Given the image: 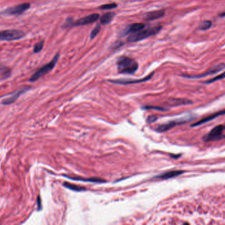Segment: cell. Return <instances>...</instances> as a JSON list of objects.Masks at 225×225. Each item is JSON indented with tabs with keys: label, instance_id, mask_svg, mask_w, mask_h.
<instances>
[{
	"label": "cell",
	"instance_id": "cell-1",
	"mask_svg": "<svg viewBox=\"0 0 225 225\" xmlns=\"http://www.w3.org/2000/svg\"><path fill=\"white\" fill-rule=\"evenodd\" d=\"M117 65L119 72L123 74H133L138 68V64L136 60L126 56L119 58Z\"/></svg>",
	"mask_w": 225,
	"mask_h": 225
},
{
	"label": "cell",
	"instance_id": "cell-2",
	"mask_svg": "<svg viewBox=\"0 0 225 225\" xmlns=\"http://www.w3.org/2000/svg\"><path fill=\"white\" fill-rule=\"evenodd\" d=\"M162 28L161 26H155L144 30H141L137 33H132L128 38L127 41L129 42H136L138 41L146 39L147 38L157 34Z\"/></svg>",
	"mask_w": 225,
	"mask_h": 225
},
{
	"label": "cell",
	"instance_id": "cell-3",
	"mask_svg": "<svg viewBox=\"0 0 225 225\" xmlns=\"http://www.w3.org/2000/svg\"><path fill=\"white\" fill-rule=\"evenodd\" d=\"M59 54L55 55L52 60H51L50 62H49L48 64H47L46 65H45L42 67H41L38 71H37L35 73H34L32 77L30 78L29 81L31 82L36 81L38 80V79H39L40 77H42V76L47 73L48 72L50 71L51 70H52L53 67H55V64H56L57 63V61L59 59Z\"/></svg>",
	"mask_w": 225,
	"mask_h": 225
},
{
	"label": "cell",
	"instance_id": "cell-4",
	"mask_svg": "<svg viewBox=\"0 0 225 225\" xmlns=\"http://www.w3.org/2000/svg\"><path fill=\"white\" fill-rule=\"evenodd\" d=\"M25 36V33L16 29H8L0 31V40L13 41L22 39Z\"/></svg>",
	"mask_w": 225,
	"mask_h": 225
},
{
	"label": "cell",
	"instance_id": "cell-5",
	"mask_svg": "<svg viewBox=\"0 0 225 225\" xmlns=\"http://www.w3.org/2000/svg\"><path fill=\"white\" fill-rule=\"evenodd\" d=\"M30 5L29 3H22V4L18 5L13 8H9L4 11L3 13L4 14H8V15H20L21 13L26 11V10L30 8Z\"/></svg>",
	"mask_w": 225,
	"mask_h": 225
},
{
	"label": "cell",
	"instance_id": "cell-6",
	"mask_svg": "<svg viewBox=\"0 0 225 225\" xmlns=\"http://www.w3.org/2000/svg\"><path fill=\"white\" fill-rule=\"evenodd\" d=\"M99 18V15L97 14V13H94V14L90 15L88 16H86L83 17L77 20L75 23H74L73 25L76 26H82V25H89L96 22V20H98Z\"/></svg>",
	"mask_w": 225,
	"mask_h": 225
},
{
	"label": "cell",
	"instance_id": "cell-7",
	"mask_svg": "<svg viewBox=\"0 0 225 225\" xmlns=\"http://www.w3.org/2000/svg\"><path fill=\"white\" fill-rule=\"evenodd\" d=\"M29 89V87H26V86H25V87H22V88H20V89H19L18 90H17L16 91L14 92L13 93V94H11V96H9V97L3 99L2 100V103L3 104V105H10V104H11V103L15 102V100L17 98H18V97H19V96L20 95H22L23 93L26 92Z\"/></svg>",
	"mask_w": 225,
	"mask_h": 225
},
{
	"label": "cell",
	"instance_id": "cell-8",
	"mask_svg": "<svg viewBox=\"0 0 225 225\" xmlns=\"http://www.w3.org/2000/svg\"><path fill=\"white\" fill-rule=\"evenodd\" d=\"M224 68H225V64H221L217 65V66L214 67L213 68L211 69L210 70L208 71H207L205 73H203L202 75H182L183 77H186V78H190V79H196V78H202L205 77V76H207L209 75H212L217 73L220 71L222 70H223Z\"/></svg>",
	"mask_w": 225,
	"mask_h": 225
},
{
	"label": "cell",
	"instance_id": "cell-9",
	"mask_svg": "<svg viewBox=\"0 0 225 225\" xmlns=\"http://www.w3.org/2000/svg\"><path fill=\"white\" fill-rule=\"evenodd\" d=\"M186 122V121L184 120H176V121H171V122H169L168 123H166L163 124L161 126H159L157 129L156 131H158V132H165V131H167L169 130L170 129H172V127H174L175 126L179 125V124H181L183 123Z\"/></svg>",
	"mask_w": 225,
	"mask_h": 225
},
{
	"label": "cell",
	"instance_id": "cell-10",
	"mask_svg": "<svg viewBox=\"0 0 225 225\" xmlns=\"http://www.w3.org/2000/svg\"><path fill=\"white\" fill-rule=\"evenodd\" d=\"M224 130V126L222 125H219L214 127L213 129L210 131L208 135L204 138L206 141L214 140L219 137Z\"/></svg>",
	"mask_w": 225,
	"mask_h": 225
},
{
	"label": "cell",
	"instance_id": "cell-11",
	"mask_svg": "<svg viewBox=\"0 0 225 225\" xmlns=\"http://www.w3.org/2000/svg\"><path fill=\"white\" fill-rule=\"evenodd\" d=\"M224 114H225V110H221V111H219V112H218L217 113H214V114H212V115L205 117V118H203L202 120L198 121V122H197L196 123L192 124L191 126L192 127H197V126H201V125H203V123H205L207 122H210V121L214 120V118H215V117H219L220 116L224 115Z\"/></svg>",
	"mask_w": 225,
	"mask_h": 225
},
{
	"label": "cell",
	"instance_id": "cell-12",
	"mask_svg": "<svg viewBox=\"0 0 225 225\" xmlns=\"http://www.w3.org/2000/svg\"><path fill=\"white\" fill-rule=\"evenodd\" d=\"M165 14V10H158V11H154L151 12H149L146 14H145L144 19L146 21L149 20H156L159 18L163 17Z\"/></svg>",
	"mask_w": 225,
	"mask_h": 225
},
{
	"label": "cell",
	"instance_id": "cell-13",
	"mask_svg": "<svg viewBox=\"0 0 225 225\" xmlns=\"http://www.w3.org/2000/svg\"><path fill=\"white\" fill-rule=\"evenodd\" d=\"M153 73H151L150 75L147 76L146 77L143 78L141 79H138V80H112V81H109L110 82L113 83H117V84H120V85H129V84H134V83H142L147 81L151 78L152 75H153Z\"/></svg>",
	"mask_w": 225,
	"mask_h": 225
},
{
	"label": "cell",
	"instance_id": "cell-14",
	"mask_svg": "<svg viewBox=\"0 0 225 225\" xmlns=\"http://www.w3.org/2000/svg\"><path fill=\"white\" fill-rule=\"evenodd\" d=\"M184 172L182 170H172V171H169L167 172H165L163 174H161L160 175H158L155 176V178H158V179H163V180H167V179H170L172 178L176 177L182 174Z\"/></svg>",
	"mask_w": 225,
	"mask_h": 225
},
{
	"label": "cell",
	"instance_id": "cell-15",
	"mask_svg": "<svg viewBox=\"0 0 225 225\" xmlns=\"http://www.w3.org/2000/svg\"><path fill=\"white\" fill-rule=\"evenodd\" d=\"M65 177H66L68 179L72 180L74 181H82V182H92V183H105L106 182L105 180H103L102 179L98 178H72V177H68L67 176H64Z\"/></svg>",
	"mask_w": 225,
	"mask_h": 225
},
{
	"label": "cell",
	"instance_id": "cell-16",
	"mask_svg": "<svg viewBox=\"0 0 225 225\" xmlns=\"http://www.w3.org/2000/svg\"><path fill=\"white\" fill-rule=\"evenodd\" d=\"M145 27L144 24L143 23H134L131 25L129 27V29L126 31V34L132 33H137L138 31H140L141 30L144 29Z\"/></svg>",
	"mask_w": 225,
	"mask_h": 225
},
{
	"label": "cell",
	"instance_id": "cell-17",
	"mask_svg": "<svg viewBox=\"0 0 225 225\" xmlns=\"http://www.w3.org/2000/svg\"><path fill=\"white\" fill-rule=\"evenodd\" d=\"M114 16H115V14L113 13H107L105 14L102 15L101 19H100V23L103 25H107V24L111 22Z\"/></svg>",
	"mask_w": 225,
	"mask_h": 225
},
{
	"label": "cell",
	"instance_id": "cell-18",
	"mask_svg": "<svg viewBox=\"0 0 225 225\" xmlns=\"http://www.w3.org/2000/svg\"><path fill=\"white\" fill-rule=\"evenodd\" d=\"M63 186L67 189L72 190V191H74V192H83V191H86V189L84 188V187H81V186L74 185V184H71V183H68V182H65L63 183Z\"/></svg>",
	"mask_w": 225,
	"mask_h": 225
},
{
	"label": "cell",
	"instance_id": "cell-19",
	"mask_svg": "<svg viewBox=\"0 0 225 225\" xmlns=\"http://www.w3.org/2000/svg\"><path fill=\"white\" fill-rule=\"evenodd\" d=\"M212 25V22L211 20H204L199 26V29L202 30H205L211 28Z\"/></svg>",
	"mask_w": 225,
	"mask_h": 225
},
{
	"label": "cell",
	"instance_id": "cell-20",
	"mask_svg": "<svg viewBox=\"0 0 225 225\" xmlns=\"http://www.w3.org/2000/svg\"><path fill=\"white\" fill-rule=\"evenodd\" d=\"M225 79V71L222 73L221 74L216 76V77H214L212 79H209V80L205 81V83H207V84L212 83H214V82H215L217 81H219V80H221V79Z\"/></svg>",
	"mask_w": 225,
	"mask_h": 225
},
{
	"label": "cell",
	"instance_id": "cell-21",
	"mask_svg": "<svg viewBox=\"0 0 225 225\" xmlns=\"http://www.w3.org/2000/svg\"><path fill=\"white\" fill-rule=\"evenodd\" d=\"M100 30H101V27H100V25H98L97 26H96L95 28L93 29L92 30V32H91V34H90V38H91V39H94V38H95L97 35H98V33H99Z\"/></svg>",
	"mask_w": 225,
	"mask_h": 225
},
{
	"label": "cell",
	"instance_id": "cell-22",
	"mask_svg": "<svg viewBox=\"0 0 225 225\" xmlns=\"http://www.w3.org/2000/svg\"><path fill=\"white\" fill-rule=\"evenodd\" d=\"M44 47V41H41L40 42L36 44L34 47V53H39L42 50Z\"/></svg>",
	"mask_w": 225,
	"mask_h": 225
},
{
	"label": "cell",
	"instance_id": "cell-23",
	"mask_svg": "<svg viewBox=\"0 0 225 225\" xmlns=\"http://www.w3.org/2000/svg\"><path fill=\"white\" fill-rule=\"evenodd\" d=\"M117 7V5L115 3H108V4H105V5H103L101 7H100V9H112L114 8H116Z\"/></svg>",
	"mask_w": 225,
	"mask_h": 225
},
{
	"label": "cell",
	"instance_id": "cell-24",
	"mask_svg": "<svg viewBox=\"0 0 225 225\" xmlns=\"http://www.w3.org/2000/svg\"><path fill=\"white\" fill-rule=\"evenodd\" d=\"M157 116H150V117H148V118H147V122L148 123H153V122H155V121H156L157 120Z\"/></svg>",
	"mask_w": 225,
	"mask_h": 225
},
{
	"label": "cell",
	"instance_id": "cell-25",
	"mask_svg": "<svg viewBox=\"0 0 225 225\" xmlns=\"http://www.w3.org/2000/svg\"><path fill=\"white\" fill-rule=\"evenodd\" d=\"M37 203H38V210H40L41 208V199H40V196L38 197Z\"/></svg>",
	"mask_w": 225,
	"mask_h": 225
},
{
	"label": "cell",
	"instance_id": "cell-26",
	"mask_svg": "<svg viewBox=\"0 0 225 225\" xmlns=\"http://www.w3.org/2000/svg\"><path fill=\"white\" fill-rule=\"evenodd\" d=\"M220 16L221 17H225V12H224L223 13H222V14H220Z\"/></svg>",
	"mask_w": 225,
	"mask_h": 225
}]
</instances>
